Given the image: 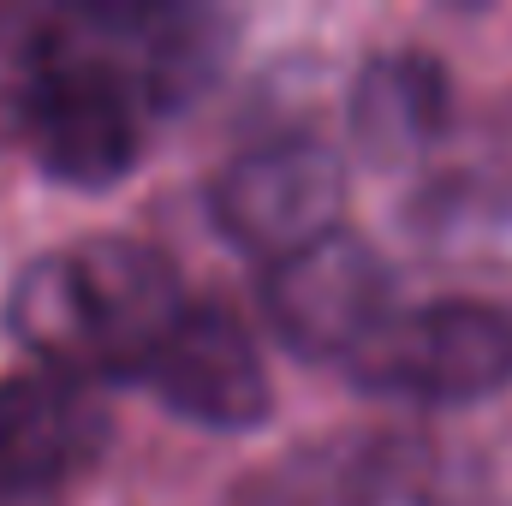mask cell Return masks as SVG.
<instances>
[{"label":"cell","mask_w":512,"mask_h":506,"mask_svg":"<svg viewBox=\"0 0 512 506\" xmlns=\"http://www.w3.org/2000/svg\"><path fill=\"white\" fill-rule=\"evenodd\" d=\"M185 310L173 256L143 239L96 233L36 256L12 286V334L66 381H137Z\"/></svg>","instance_id":"cell-1"},{"label":"cell","mask_w":512,"mask_h":506,"mask_svg":"<svg viewBox=\"0 0 512 506\" xmlns=\"http://www.w3.org/2000/svg\"><path fill=\"white\" fill-rule=\"evenodd\" d=\"M72 24L90 30L78 12H72ZM30 54H36V84H30L24 120H30V149H36L42 173L60 185H78V191H102V185L126 179L137 161V143H143V96L131 84L126 60L102 36L90 48L66 42L48 12H42Z\"/></svg>","instance_id":"cell-2"},{"label":"cell","mask_w":512,"mask_h":506,"mask_svg":"<svg viewBox=\"0 0 512 506\" xmlns=\"http://www.w3.org/2000/svg\"><path fill=\"white\" fill-rule=\"evenodd\" d=\"M364 393L405 405H471L512 387V310L489 298H435L387 310L346 358Z\"/></svg>","instance_id":"cell-3"},{"label":"cell","mask_w":512,"mask_h":506,"mask_svg":"<svg viewBox=\"0 0 512 506\" xmlns=\"http://www.w3.org/2000/svg\"><path fill=\"white\" fill-rule=\"evenodd\" d=\"M346 209V161L316 137H280L245 149L209 185V221L239 256L286 262L316 239L340 233Z\"/></svg>","instance_id":"cell-4"},{"label":"cell","mask_w":512,"mask_h":506,"mask_svg":"<svg viewBox=\"0 0 512 506\" xmlns=\"http://www.w3.org/2000/svg\"><path fill=\"white\" fill-rule=\"evenodd\" d=\"M393 262L358 233H328L310 251L286 256L262 280V316L298 358L346 364L370 328L393 310Z\"/></svg>","instance_id":"cell-5"},{"label":"cell","mask_w":512,"mask_h":506,"mask_svg":"<svg viewBox=\"0 0 512 506\" xmlns=\"http://www.w3.org/2000/svg\"><path fill=\"white\" fill-rule=\"evenodd\" d=\"M137 381L167 411H179L203 429H221V435L256 429L274 411V387H268L245 316L215 298H185L179 322L167 328V340L155 346V358L143 364Z\"/></svg>","instance_id":"cell-6"},{"label":"cell","mask_w":512,"mask_h":506,"mask_svg":"<svg viewBox=\"0 0 512 506\" xmlns=\"http://www.w3.org/2000/svg\"><path fill=\"white\" fill-rule=\"evenodd\" d=\"M108 447L96 387L66 376H0V506H30Z\"/></svg>","instance_id":"cell-7"},{"label":"cell","mask_w":512,"mask_h":506,"mask_svg":"<svg viewBox=\"0 0 512 506\" xmlns=\"http://www.w3.org/2000/svg\"><path fill=\"white\" fill-rule=\"evenodd\" d=\"M453 120V72L429 48H387L370 54L352 96H346V131L364 161L399 167L441 143Z\"/></svg>","instance_id":"cell-8"},{"label":"cell","mask_w":512,"mask_h":506,"mask_svg":"<svg viewBox=\"0 0 512 506\" xmlns=\"http://www.w3.org/2000/svg\"><path fill=\"white\" fill-rule=\"evenodd\" d=\"M405 447L393 441H328L268 471L262 506H382L399 477Z\"/></svg>","instance_id":"cell-9"}]
</instances>
